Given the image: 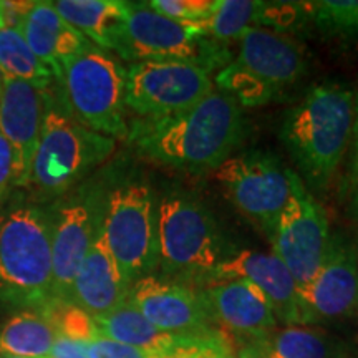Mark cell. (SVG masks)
Listing matches in <instances>:
<instances>
[{
	"mask_svg": "<svg viewBox=\"0 0 358 358\" xmlns=\"http://www.w3.org/2000/svg\"><path fill=\"white\" fill-rule=\"evenodd\" d=\"M115 151L113 138L85 128L52 95L24 187L47 201L73 189Z\"/></svg>",
	"mask_w": 358,
	"mask_h": 358,
	"instance_id": "5b68a950",
	"label": "cell"
},
{
	"mask_svg": "<svg viewBox=\"0 0 358 358\" xmlns=\"http://www.w3.org/2000/svg\"><path fill=\"white\" fill-rule=\"evenodd\" d=\"M3 80H6V77H3L2 70H0V90H2V85H3Z\"/></svg>",
	"mask_w": 358,
	"mask_h": 358,
	"instance_id": "8d00e7d4",
	"label": "cell"
},
{
	"mask_svg": "<svg viewBox=\"0 0 358 358\" xmlns=\"http://www.w3.org/2000/svg\"><path fill=\"white\" fill-rule=\"evenodd\" d=\"M88 358H158L151 353L143 352L140 348H134L124 343L115 342L106 337H96L85 343Z\"/></svg>",
	"mask_w": 358,
	"mask_h": 358,
	"instance_id": "f546056e",
	"label": "cell"
},
{
	"mask_svg": "<svg viewBox=\"0 0 358 358\" xmlns=\"http://www.w3.org/2000/svg\"><path fill=\"white\" fill-rule=\"evenodd\" d=\"M128 302L163 332L185 335L214 332L204 295L185 284L145 275L131 285Z\"/></svg>",
	"mask_w": 358,
	"mask_h": 358,
	"instance_id": "5bb4252c",
	"label": "cell"
},
{
	"mask_svg": "<svg viewBox=\"0 0 358 358\" xmlns=\"http://www.w3.org/2000/svg\"><path fill=\"white\" fill-rule=\"evenodd\" d=\"M116 55L131 64L187 62L219 71L231 62L226 43L208 37L199 27L179 24L161 15L148 2H128Z\"/></svg>",
	"mask_w": 358,
	"mask_h": 358,
	"instance_id": "ba28073f",
	"label": "cell"
},
{
	"mask_svg": "<svg viewBox=\"0 0 358 358\" xmlns=\"http://www.w3.org/2000/svg\"><path fill=\"white\" fill-rule=\"evenodd\" d=\"M17 158L15 151L3 134L0 133V203L6 198L10 186H15Z\"/></svg>",
	"mask_w": 358,
	"mask_h": 358,
	"instance_id": "4dcf8cb0",
	"label": "cell"
},
{
	"mask_svg": "<svg viewBox=\"0 0 358 358\" xmlns=\"http://www.w3.org/2000/svg\"><path fill=\"white\" fill-rule=\"evenodd\" d=\"M241 105L216 88L182 113L164 118H136L127 140L145 158L187 173L216 171L231 158L244 136Z\"/></svg>",
	"mask_w": 358,
	"mask_h": 358,
	"instance_id": "6da1fadb",
	"label": "cell"
},
{
	"mask_svg": "<svg viewBox=\"0 0 358 358\" xmlns=\"http://www.w3.org/2000/svg\"><path fill=\"white\" fill-rule=\"evenodd\" d=\"M266 2L261 0H214L211 15L201 30L217 42L237 40L250 29L262 27Z\"/></svg>",
	"mask_w": 358,
	"mask_h": 358,
	"instance_id": "d4e9b609",
	"label": "cell"
},
{
	"mask_svg": "<svg viewBox=\"0 0 358 358\" xmlns=\"http://www.w3.org/2000/svg\"><path fill=\"white\" fill-rule=\"evenodd\" d=\"M65 22L83 34L96 48L113 52L127 20L123 0H57L52 2Z\"/></svg>",
	"mask_w": 358,
	"mask_h": 358,
	"instance_id": "7402d4cb",
	"label": "cell"
},
{
	"mask_svg": "<svg viewBox=\"0 0 358 358\" xmlns=\"http://www.w3.org/2000/svg\"><path fill=\"white\" fill-rule=\"evenodd\" d=\"M229 256L213 214L203 204L185 194L159 201L158 267L164 279L209 282Z\"/></svg>",
	"mask_w": 358,
	"mask_h": 358,
	"instance_id": "8992f818",
	"label": "cell"
},
{
	"mask_svg": "<svg viewBox=\"0 0 358 358\" xmlns=\"http://www.w3.org/2000/svg\"><path fill=\"white\" fill-rule=\"evenodd\" d=\"M57 332L35 310H24L0 329V357L48 358Z\"/></svg>",
	"mask_w": 358,
	"mask_h": 358,
	"instance_id": "cb8c5ba5",
	"label": "cell"
},
{
	"mask_svg": "<svg viewBox=\"0 0 358 358\" xmlns=\"http://www.w3.org/2000/svg\"><path fill=\"white\" fill-rule=\"evenodd\" d=\"M308 20L322 34L335 38H358V0L306 2Z\"/></svg>",
	"mask_w": 358,
	"mask_h": 358,
	"instance_id": "4316f807",
	"label": "cell"
},
{
	"mask_svg": "<svg viewBox=\"0 0 358 358\" xmlns=\"http://www.w3.org/2000/svg\"><path fill=\"white\" fill-rule=\"evenodd\" d=\"M224 357H226V355H224ZM221 358H222V357H221Z\"/></svg>",
	"mask_w": 358,
	"mask_h": 358,
	"instance_id": "ab89813d",
	"label": "cell"
},
{
	"mask_svg": "<svg viewBox=\"0 0 358 358\" xmlns=\"http://www.w3.org/2000/svg\"><path fill=\"white\" fill-rule=\"evenodd\" d=\"M52 95L50 88L24 80H3L0 90V133L15 151V186L25 185Z\"/></svg>",
	"mask_w": 358,
	"mask_h": 358,
	"instance_id": "2e32d148",
	"label": "cell"
},
{
	"mask_svg": "<svg viewBox=\"0 0 358 358\" xmlns=\"http://www.w3.org/2000/svg\"><path fill=\"white\" fill-rule=\"evenodd\" d=\"M129 289L131 284L110 254L100 229L75 275L70 302L92 317H101L127 303Z\"/></svg>",
	"mask_w": 358,
	"mask_h": 358,
	"instance_id": "d6986e66",
	"label": "cell"
},
{
	"mask_svg": "<svg viewBox=\"0 0 358 358\" xmlns=\"http://www.w3.org/2000/svg\"><path fill=\"white\" fill-rule=\"evenodd\" d=\"M353 118L355 93L334 80L313 85L287 111L280 138L312 186H325L337 171L352 138Z\"/></svg>",
	"mask_w": 358,
	"mask_h": 358,
	"instance_id": "7a4b0ae2",
	"label": "cell"
},
{
	"mask_svg": "<svg viewBox=\"0 0 358 358\" xmlns=\"http://www.w3.org/2000/svg\"><path fill=\"white\" fill-rule=\"evenodd\" d=\"M151 8L179 24L199 27L211 15L214 0H151Z\"/></svg>",
	"mask_w": 358,
	"mask_h": 358,
	"instance_id": "f1b7e54d",
	"label": "cell"
},
{
	"mask_svg": "<svg viewBox=\"0 0 358 358\" xmlns=\"http://www.w3.org/2000/svg\"><path fill=\"white\" fill-rule=\"evenodd\" d=\"M0 2H2L6 29H17L22 19H24L34 6V2H25V0H20V2H17V0L15 2H6V0H0Z\"/></svg>",
	"mask_w": 358,
	"mask_h": 358,
	"instance_id": "d6a6232c",
	"label": "cell"
},
{
	"mask_svg": "<svg viewBox=\"0 0 358 358\" xmlns=\"http://www.w3.org/2000/svg\"><path fill=\"white\" fill-rule=\"evenodd\" d=\"M203 295L213 322L245 343L266 337L279 324L267 299L244 279L216 282Z\"/></svg>",
	"mask_w": 358,
	"mask_h": 358,
	"instance_id": "ac0fdd59",
	"label": "cell"
},
{
	"mask_svg": "<svg viewBox=\"0 0 358 358\" xmlns=\"http://www.w3.org/2000/svg\"><path fill=\"white\" fill-rule=\"evenodd\" d=\"M105 198L98 187L82 186L52 214V297L70 302L78 267L101 229Z\"/></svg>",
	"mask_w": 358,
	"mask_h": 358,
	"instance_id": "4fadbf2b",
	"label": "cell"
},
{
	"mask_svg": "<svg viewBox=\"0 0 358 358\" xmlns=\"http://www.w3.org/2000/svg\"><path fill=\"white\" fill-rule=\"evenodd\" d=\"M52 216L37 204L0 213V303L29 310L52 299Z\"/></svg>",
	"mask_w": 358,
	"mask_h": 358,
	"instance_id": "3957f363",
	"label": "cell"
},
{
	"mask_svg": "<svg viewBox=\"0 0 358 358\" xmlns=\"http://www.w3.org/2000/svg\"><path fill=\"white\" fill-rule=\"evenodd\" d=\"M299 294L308 325L352 317L358 312V254L332 244L324 266Z\"/></svg>",
	"mask_w": 358,
	"mask_h": 358,
	"instance_id": "e0dca14e",
	"label": "cell"
},
{
	"mask_svg": "<svg viewBox=\"0 0 358 358\" xmlns=\"http://www.w3.org/2000/svg\"><path fill=\"white\" fill-rule=\"evenodd\" d=\"M35 312H38L52 325L57 335H62V337L77 340L82 343L100 337L95 317H92L83 308L71 302L58 301L52 297L35 308Z\"/></svg>",
	"mask_w": 358,
	"mask_h": 358,
	"instance_id": "83f0119b",
	"label": "cell"
},
{
	"mask_svg": "<svg viewBox=\"0 0 358 358\" xmlns=\"http://www.w3.org/2000/svg\"><path fill=\"white\" fill-rule=\"evenodd\" d=\"M0 70L6 78L24 80L42 88H50L55 78L52 70L30 50L17 29L0 30Z\"/></svg>",
	"mask_w": 358,
	"mask_h": 358,
	"instance_id": "484cf974",
	"label": "cell"
},
{
	"mask_svg": "<svg viewBox=\"0 0 358 358\" xmlns=\"http://www.w3.org/2000/svg\"><path fill=\"white\" fill-rule=\"evenodd\" d=\"M64 108L80 124L113 140H127V69L108 52L92 47L57 73Z\"/></svg>",
	"mask_w": 358,
	"mask_h": 358,
	"instance_id": "52a82bcc",
	"label": "cell"
},
{
	"mask_svg": "<svg viewBox=\"0 0 358 358\" xmlns=\"http://www.w3.org/2000/svg\"><path fill=\"white\" fill-rule=\"evenodd\" d=\"M272 254L289 268L299 289L320 271L332 249L329 219L299 174H292V191L268 237Z\"/></svg>",
	"mask_w": 358,
	"mask_h": 358,
	"instance_id": "7c38bea8",
	"label": "cell"
},
{
	"mask_svg": "<svg viewBox=\"0 0 358 358\" xmlns=\"http://www.w3.org/2000/svg\"><path fill=\"white\" fill-rule=\"evenodd\" d=\"M216 90L213 71L187 62H140L127 69V108L138 118L182 113Z\"/></svg>",
	"mask_w": 358,
	"mask_h": 358,
	"instance_id": "8fae6325",
	"label": "cell"
},
{
	"mask_svg": "<svg viewBox=\"0 0 358 358\" xmlns=\"http://www.w3.org/2000/svg\"><path fill=\"white\" fill-rule=\"evenodd\" d=\"M6 29V20H3V10H2V2H0V30Z\"/></svg>",
	"mask_w": 358,
	"mask_h": 358,
	"instance_id": "e575fe53",
	"label": "cell"
},
{
	"mask_svg": "<svg viewBox=\"0 0 358 358\" xmlns=\"http://www.w3.org/2000/svg\"><path fill=\"white\" fill-rule=\"evenodd\" d=\"M237 42L236 57L217 71L214 85L239 105H267L306 77V47L292 35L257 27Z\"/></svg>",
	"mask_w": 358,
	"mask_h": 358,
	"instance_id": "277c9868",
	"label": "cell"
},
{
	"mask_svg": "<svg viewBox=\"0 0 358 358\" xmlns=\"http://www.w3.org/2000/svg\"><path fill=\"white\" fill-rule=\"evenodd\" d=\"M232 279L250 282L267 299L279 324L308 325L297 284L289 268L272 252L245 249L231 254L214 271L209 284Z\"/></svg>",
	"mask_w": 358,
	"mask_h": 358,
	"instance_id": "9a60e30c",
	"label": "cell"
},
{
	"mask_svg": "<svg viewBox=\"0 0 358 358\" xmlns=\"http://www.w3.org/2000/svg\"><path fill=\"white\" fill-rule=\"evenodd\" d=\"M98 334L115 342L124 343V345L140 348L151 355L161 357L168 355L178 348L185 347L191 340L199 335H185V334H169L159 330L158 327L151 324L143 313L127 302L122 307L115 308L110 313L101 317H95ZM216 332V330H214ZM211 334V332H209Z\"/></svg>",
	"mask_w": 358,
	"mask_h": 358,
	"instance_id": "44dd1931",
	"label": "cell"
},
{
	"mask_svg": "<svg viewBox=\"0 0 358 358\" xmlns=\"http://www.w3.org/2000/svg\"><path fill=\"white\" fill-rule=\"evenodd\" d=\"M332 337L308 325H287L248 342L239 358H343Z\"/></svg>",
	"mask_w": 358,
	"mask_h": 358,
	"instance_id": "603a6c76",
	"label": "cell"
},
{
	"mask_svg": "<svg viewBox=\"0 0 358 358\" xmlns=\"http://www.w3.org/2000/svg\"><path fill=\"white\" fill-rule=\"evenodd\" d=\"M37 58L52 70L53 77L66 62L92 47L90 40L60 17L52 2H34L32 8L17 27Z\"/></svg>",
	"mask_w": 358,
	"mask_h": 358,
	"instance_id": "ffe728a7",
	"label": "cell"
},
{
	"mask_svg": "<svg viewBox=\"0 0 358 358\" xmlns=\"http://www.w3.org/2000/svg\"><path fill=\"white\" fill-rule=\"evenodd\" d=\"M222 358H236V357H232L231 353H229V355H226V357H222Z\"/></svg>",
	"mask_w": 358,
	"mask_h": 358,
	"instance_id": "74e56055",
	"label": "cell"
},
{
	"mask_svg": "<svg viewBox=\"0 0 358 358\" xmlns=\"http://www.w3.org/2000/svg\"><path fill=\"white\" fill-rule=\"evenodd\" d=\"M353 178L358 185V92L355 93V118H353Z\"/></svg>",
	"mask_w": 358,
	"mask_h": 358,
	"instance_id": "836d02e7",
	"label": "cell"
},
{
	"mask_svg": "<svg viewBox=\"0 0 358 358\" xmlns=\"http://www.w3.org/2000/svg\"><path fill=\"white\" fill-rule=\"evenodd\" d=\"M0 358H17V357H0Z\"/></svg>",
	"mask_w": 358,
	"mask_h": 358,
	"instance_id": "f35d334b",
	"label": "cell"
},
{
	"mask_svg": "<svg viewBox=\"0 0 358 358\" xmlns=\"http://www.w3.org/2000/svg\"><path fill=\"white\" fill-rule=\"evenodd\" d=\"M353 211H355V214L358 216V189L355 192V198H353Z\"/></svg>",
	"mask_w": 358,
	"mask_h": 358,
	"instance_id": "d590c367",
	"label": "cell"
},
{
	"mask_svg": "<svg viewBox=\"0 0 358 358\" xmlns=\"http://www.w3.org/2000/svg\"><path fill=\"white\" fill-rule=\"evenodd\" d=\"M101 236L131 285L158 267V204L150 186L127 182L105 196Z\"/></svg>",
	"mask_w": 358,
	"mask_h": 358,
	"instance_id": "9c48e42d",
	"label": "cell"
},
{
	"mask_svg": "<svg viewBox=\"0 0 358 358\" xmlns=\"http://www.w3.org/2000/svg\"><path fill=\"white\" fill-rule=\"evenodd\" d=\"M48 358H88L85 343L57 335Z\"/></svg>",
	"mask_w": 358,
	"mask_h": 358,
	"instance_id": "1f68e13d",
	"label": "cell"
},
{
	"mask_svg": "<svg viewBox=\"0 0 358 358\" xmlns=\"http://www.w3.org/2000/svg\"><path fill=\"white\" fill-rule=\"evenodd\" d=\"M292 174L264 151L232 155L216 169L226 198L267 237L272 236L292 191Z\"/></svg>",
	"mask_w": 358,
	"mask_h": 358,
	"instance_id": "30bf717a",
	"label": "cell"
}]
</instances>
